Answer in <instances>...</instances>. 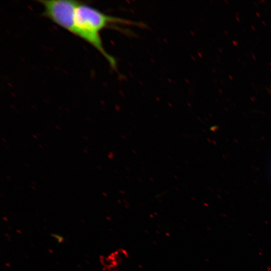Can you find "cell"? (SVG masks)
<instances>
[{"instance_id": "obj_2", "label": "cell", "mask_w": 271, "mask_h": 271, "mask_svg": "<svg viewBox=\"0 0 271 271\" xmlns=\"http://www.w3.org/2000/svg\"><path fill=\"white\" fill-rule=\"evenodd\" d=\"M44 7V16L73 34L74 14L80 3L73 0H40Z\"/></svg>"}, {"instance_id": "obj_1", "label": "cell", "mask_w": 271, "mask_h": 271, "mask_svg": "<svg viewBox=\"0 0 271 271\" xmlns=\"http://www.w3.org/2000/svg\"><path fill=\"white\" fill-rule=\"evenodd\" d=\"M115 25L142 26V24L118 17L106 15L81 2L74 14L73 34L93 46L108 61L113 69H116V62L105 50L99 33L103 29Z\"/></svg>"}, {"instance_id": "obj_4", "label": "cell", "mask_w": 271, "mask_h": 271, "mask_svg": "<svg viewBox=\"0 0 271 271\" xmlns=\"http://www.w3.org/2000/svg\"><path fill=\"white\" fill-rule=\"evenodd\" d=\"M270 93H271V89H270Z\"/></svg>"}, {"instance_id": "obj_3", "label": "cell", "mask_w": 271, "mask_h": 271, "mask_svg": "<svg viewBox=\"0 0 271 271\" xmlns=\"http://www.w3.org/2000/svg\"><path fill=\"white\" fill-rule=\"evenodd\" d=\"M52 235L54 238L56 239V240L59 243H61L64 240V237L62 236H61V235H60L59 234L53 233V234H52Z\"/></svg>"}]
</instances>
